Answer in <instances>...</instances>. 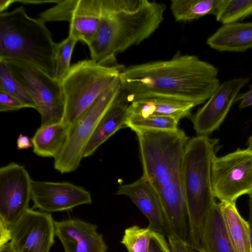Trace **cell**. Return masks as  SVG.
<instances>
[{
	"instance_id": "28",
	"label": "cell",
	"mask_w": 252,
	"mask_h": 252,
	"mask_svg": "<svg viewBox=\"0 0 252 252\" xmlns=\"http://www.w3.org/2000/svg\"><path fill=\"white\" fill-rule=\"evenodd\" d=\"M101 18L81 17L69 22V35L77 41L84 42L88 46L94 38L99 28Z\"/></svg>"
},
{
	"instance_id": "35",
	"label": "cell",
	"mask_w": 252,
	"mask_h": 252,
	"mask_svg": "<svg viewBox=\"0 0 252 252\" xmlns=\"http://www.w3.org/2000/svg\"><path fill=\"white\" fill-rule=\"evenodd\" d=\"M249 216L248 222L250 227V241L251 251L252 252V198H250L249 202Z\"/></svg>"
},
{
	"instance_id": "10",
	"label": "cell",
	"mask_w": 252,
	"mask_h": 252,
	"mask_svg": "<svg viewBox=\"0 0 252 252\" xmlns=\"http://www.w3.org/2000/svg\"><path fill=\"white\" fill-rule=\"evenodd\" d=\"M55 221L51 213L29 208L8 226L9 241L17 252H50L56 236Z\"/></svg>"
},
{
	"instance_id": "38",
	"label": "cell",
	"mask_w": 252,
	"mask_h": 252,
	"mask_svg": "<svg viewBox=\"0 0 252 252\" xmlns=\"http://www.w3.org/2000/svg\"><path fill=\"white\" fill-rule=\"evenodd\" d=\"M13 3V0H0V13L3 12Z\"/></svg>"
},
{
	"instance_id": "3",
	"label": "cell",
	"mask_w": 252,
	"mask_h": 252,
	"mask_svg": "<svg viewBox=\"0 0 252 252\" xmlns=\"http://www.w3.org/2000/svg\"><path fill=\"white\" fill-rule=\"evenodd\" d=\"M165 5L148 0H109L98 31L88 46L91 60L115 65L116 55L149 37L164 19Z\"/></svg>"
},
{
	"instance_id": "26",
	"label": "cell",
	"mask_w": 252,
	"mask_h": 252,
	"mask_svg": "<svg viewBox=\"0 0 252 252\" xmlns=\"http://www.w3.org/2000/svg\"><path fill=\"white\" fill-rule=\"evenodd\" d=\"M179 121L175 117L167 116H151L145 118L129 116L125 126L132 130L144 129L174 131L179 129Z\"/></svg>"
},
{
	"instance_id": "32",
	"label": "cell",
	"mask_w": 252,
	"mask_h": 252,
	"mask_svg": "<svg viewBox=\"0 0 252 252\" xmlns=\"http://www.w3.org/2000/svg\"><path fill=\"white\" fill-rule=\"evenodd\" d=\"M148 252H171L163 234L153 231Z\"/></svg>"
},
{
	"instance_id": "11",
	"label": "cell",
	"mask_w": 252,
	"mask_h": 252,
	"mask_svg": "<svg viewBox=\"0 0 252 252\" xmlns=\"http://www.w3.org/2000/svg\"><path fill=\"white\" fill-rule=\"evenodd\" d=\"M32 181L22 165L11 162L0 168V222L15 223L29 208Z\"/></svg>"
},
{
	"instance_id": "39",
	"label": "cell",
	"mask_w": 252,
	"mask_h": 252,
	"mask_svg": "<svg viewBox=\"0 0 252 252\" xmlns=\"http://www.w3.org/2000/svg\"><path fill=\"white\" fill-rule=\"evenodd\" d=\"M248 148L252 150V135L249 137L247 141ZM250 198H252V192L249 195Z\"/></svg>"
},
{
	"instance_id": "36",
	"label": "cell",
	"mask_w": 252,
	"mask_h": 252,
	"mask_svg": "<svg viewBox=\"0 0 252 252\" xmlns=\"http://www.w3.org/2000/svg\"><path fill=\"white\" fill-rule=\"evenodd\" d=\"M60 0H13V2H19L23 3L26 4H42L44 3H55L56 4L58 3L60 1Z\"/></svg>"
},
{
	"instance_id": "30",
	"label": "cell",
	"mask_w": 252,
	"mask_h": 252,
	"mask_svg": "<svg viewBox=\"0 0 252 252\" xmlns=\"http://www.w3.org/2000/svg\"><path fill=\"white\" fill-rule=\"evenodd\" d=\"M27 108L26 105L15 97L0 90V111H15Z\"/></svg>"
},
{
	"instance_id": "29",
	"label": "cell",
	"mask_w": 252,
	"mask_h": 252,
	"mask_svg": "<svg viewBox=\"0 0 252 252\" xmlns=\"http://www.w3.org/2000/svg\"><path fill=\"white\" fill-rule=\"evenodd\" d=\"M78 41L68 35L59 43H57L55 53V77L61 82L71 68L70 61L74 47Z\"/></svg>"
},
{
	"instance_id": "9",
	"label": "cell",
	"mask_w": 252,
	"mask_h": 252,
	"mask_svg": "<svg viewBox=\"0 0 252 252\" xmlns=\"http://www.w3.org/2000/svg\"><path fill=\"white\" fill-rule=\"evenodd\" d=\"M211 184L215 198L220 202H236L252 192V150L238 149L225 156L214 157Z\"/></svg>"
},
{
	"instance_id": "7",
	"label": "cell",
	"mask_w": 252,
	"mask_h": 252,
	"mask_svg": "<svg viewBox=\"0 0 252 252\" xmlns=\"http://www.w3.org/2000/svg\"><path fill=\"white\" fill-rule=\"evenodd\" d=\"M119 77L70 126L62 152L54 159V168L62 174L75 171L83 158L86 147L98 123L121 93Z\"/></svg>"
},
{
	"instance_id": "14",
	"label": "cell",
	"mask_w": 252,
	"mask_h": 252,
	"mask_svg": "<svg viewBox=\"0 0 252 252\" xmlns=\"http://www.w3.org/2000/svg\"><path fill=\"white\" fill-rule=\"evenodd\" d=\"M55 235L64 252H107L108 246L97 226L78 219L55 221Z\"/></svg>"
},
{
	"instance_id": "33",
	"label": "cell",
	"mask_w": 252,
	"mask_h": 252,
	"mask_svg": "<svg viewBox=\"0 0 252 252\" xmlns=\"http://www.w3.org/2000/svg\"><path fill=\"white\" fill-rule=\"evenodd\" d=\"M238 101L240 109L252 106V84L250 86L249 89L247 92L238 94L234 102Z\"/></svg>"
},
{
	"instance_id": "8",
	"label": "cell",
	"mask_w": 252,
	"mask_h": 252,
	"mask_svg": "<svg viewBox=\"0 0 252 252\" xmlns=\"http://www.w3.org/2000/svg\"><path fill=\"white\" fill-rule=\"evenodd\" d=\"M3 60L35 102L41 126L63 122L65 100L61 82L29 63L16 59Z\"/></svg>"
},
{
	"instance_id": "19",
	"label": "cell",
	"mask_w": 252,
	"mask_h": 252,
	"mask_svg": "<svg viewBox=\"0 0 252 252\" xmlns=\"http://www.w3.org/2000/svg\"><path fill=\"white\" fill-rule=\"evenodd\" d=\"M104 11V0H60L54 6L39 13L38 18L45 23L69 22L81 17L101 18Z\"/></svg>"
},
{
	"instance_id": "2",
	"label": "cell",
	"mask_w": 252,
	"mask_h": 252,
	"mask_svg": "<svg viewBox=\"0 0 252 252\" xmlns=\"http://www.w3.org/2000/svg\"><path fill=\"white\" fill-rule=\"evenodd\" d=\"M143 177L158 194L170 233L188 242L189 223L181 179L189 138L174 131L137 129Z\"/></svg>"
},
{
	"instance_id": "5",
	"label": "cell",
	"mask_w": 252,
	"mask_h": 252,
	"mask_svg": "<svg viewBox=\"0 0 252 252\" xmlns=\"http://www.w3.org/2000/svg\"><path fill=\"white\" fill-rule=\"evenodd\" d=\"M56 45L45 23L23 6L0 13V60L23 61L55 78Z\"/></svg>"
},
{
	"instance_id": "31",
	"label": "cell",
	"mask_w": 252,
	"mask_h": 252,
	"mask_svg": "<svg viewBox=\"0 0 252 252\" xmlns=\"http://www.w3.org/2000/svg\"><path fill=\"white\" fill-rule=\"evenodd\" d=\"M171 252H198L187 242L180 238L173 233L167 236Z\"/></svg>"
},
{
	"instance_id": "4",
	"label": "cell",
	"mask_w": 252,
	"mask_h": 252,
	"mask_svg": "<svg viewBox=\"0 0 252 252\" xmlns=\"http://www.w3.org/2000/svg\"><path fill=\"white\" fill-rule=\"evenodd\" d=\"M215 145L207 135L193 137L186 146L182 161V185L189 223L188 243L197 251L205 219L216 203L211 173Z\"/></svg>"
},
{
	"instance_id": "37",
	"label": "cell",
	"mask_w": 252,
	"mask_h": 252,
	"mask_svg": "<svg viewBox=\"0 0 252 252\" xmlns=\"http://www.w3.org/2000/svg\"><path fill=\"white\" fill-rule=\"evenodd\" d=\"M0 252H17L11 242L0 245Z\"/></svg>"
},
{
	"instance_id": "15",
	"label": "cell",
	"mask_w": 252,
	"mask_h": 252,
	"mask_svg": "<svg viewBox=\"0 0 252 252\" xmlns=\"http://www.w3.org/2000/svg\"><path fill=\"white\" fill-rule=\"evenodd\" d=\"M116 194L130 199L147 218L148 227L152 230L167 237L170 234L159 197L143 177L133 183L120 186Z\"/></svg>"
},
{
	"instance_id": "22",
	"label": "cell",
	"mask_w": 252,
	"mask_h": 252,
	"mask_svg": "<svg viewBox=\"0 0 252 252\" xmlns=\"http://www.w3.org/2000/svg\"><path fill=\"white\" fill-rule=\"evenodd\" d=\"M220 204L234 252H252L249 224L239 213L236 202H220Z\"/></svg>"
},
{
	"instance_id": "1",
	"label": "cell",
	"mask_w": 252,
	"mask_h": 252,
	"mask_svg": "<svg viewBox=\"0 0 252 252\" xmlns=\"http://www.w3.org/2000/svg\"><path fill=\"white\" fill-rule=\"evenodd\" d=\"M119 79L127 99L162 97L195 106L207 100L220 85L218 69L195 55L178 52L171 59L123 68Z\"/></svg>"
},
{
	"instance_id": "13",
	"label": "cell",
	"mask_w": 252,
	"mask_h": 252,
	"mask_svg": "<svg viewBox=\"0 0 252 252\" xmlns=\"http://www.w3.org/2000/svg\"><path fill=\"white\" fill-rule=\"evenodd\" d=\"M249 81L247 77L237 78L220 84L192 117L193 127L198 135H208L219 127L239 92Z\"/></svg>"
},
{
	"instance_id": "25",
	"label": "cell",
	"mask_w": 252,
	"mask_h": 252,
	"mask_svg": "<svg viewBox=\"0 0 252 252\" xmlns=\"http://www.w3.org/2000/svg\"><path fill=\"white\" fill-rule=\"evenodd\" d=\"M252 15V0H222L216 20L222 25L238 22Z\"/></svg>"
},
{
	"instance_id": "12",
	"label": "cell",
	"mask_w": 252,
	"mask_h": 252,
	"mask_svg": "<svg viewBox=\"0 0 252 252\" xmlns=\"http://www.w3.org/2000/svg\"><path fill=\"white\" fill-rule=\"evenodd\" d=\"M32 209L49 213L69 211L75 207L91 204V193L68 182H54L32 180Z\"/></svg>"
},
{
	"instance_id": "18",
	"label": "cell",
	"mask_w": 252,
	"mask_h": 252,
	"mask_svg": "<svg viewBox=\"0 0 252 252\" xmlns=\"http://www.w3.org/2000/svg\"><path fill=\"white\" fill-rule=\"evenodd\" d=\"M195 106L190 103L162 97L134 100L128 106V117L145 118L151 116H167L179 120L190 114Z\"/></svg>"
},
{
	"instance_id": "23",
	"label": "cell",
	"mask_w": 252,
	"mask_h": 252,
	"mask_svg": "<svg viewBox=\"0 0 252 252\" xmlns=\"http://www.w3.org/2000/svg\"><path fill=\"white\" fill-rule=\"evenodd\" d=\"M222 0H172L170 8L176 21L197 20L206 15H217Z\"/></svg>"
},
{
	"instance_id": "6",
	"label": "cell",
	"mask_w": 252,
	"mask_h": 252,
	"mask_svg": "<svg viewBox=\"0 0 252 252\" xmlns=\"http://www.w3.org/2000/svg\"><path fill=\"white\" fill-rule=\"evenodd\" d=\"M120 65H103L92 60L71 65L61 82L65 100L63 122L72 125L119 77Z\"/></svg>"
},
{
	"instance_id": "21",
	"label": "cell",
	"mask_w": 252,
	"mask_h": 252,
	"mask_svg": "<svg viewBox=\"0 0 252 252\" xmlns=\"http://www.w3.org/2000/svg\"><path fill=\"white\" fill-rule=\"evenodd\" d=\"M69 128L63 122L40 126L31 139L33 153L41 157L56 158L66 144Z\"/></svg>"
},
{
	"instance_id": "24",
	"label": "cell",
	"mask_w": 252,
	"mask_h": 252,
	"mask_svg": "<svg viewBox=\"0 0 252 252\" xmlns=\"http://www.w3.org/2000/svg\"><path fill=\"white\" fill-rule=\"evenodd\" d=\"M0 90L15 97L22 102L26 107L37 110L34 100L3 60H0Z\"/></svg>"
},
{
	"instance_id": "20",
	"label": "cell",
	"mask_w": 252,
	"mask_h": 252,
	"mask_svg": "<svg viewBox=\"0 0 252 252\" xmlns=\"http://www.w3.org/2000/svg\"><path fill=\"white\" fill-rule=\"evenodd\" d=\"M198 252H234L222 216L220 203H216L205 219Z\"/></svg>"
},
{
	"instance_id": "17",
	"label": "cell",
	"mask_w": 252,
	"mask_h": 252,
	"mask_svg": "<svg viewBox=\"0 0 252 252\" xmlns=\"http://www.w3.org/2000/svg\"><path fill=\"white\" fill-rule=\"evenodd\" d=\"M206 43L218 51L245 52L252 48V22L222 25L207 38Z\"/></svg>"
},
{
	"instance_id": "16",
	"label": "cell",
	"mask_w": 252,
	"mask_h": 252,
	"mask_svg": "<svg viewBox=\"0 0 252 252\" xmlns=\"http://www.w3.org/2000/svg\"><path fill=\"white\" fill-rule=\"evenodd\" d=\"M121 93L98 123L86 147L83 158L93 155L101 145L125 126L128 105Z\"/></svg>"
},
{
	"instance_id": "34",
	"label": "cell",
	"mask_w": 252,
	"mask_h": 252,
	"mask_svg": "<svg viewBox=\"0 0 252 252\" xmlns=\"http://www.w3.org/2000/svg\"><path fill=\"white\" fill-rule=\"evenodd\" d=\"M17 147L18 150L28 149L33 147V144L29 136L20 134L17 139Z\"/></svg>"
},
{
	"instance_id": "27",
	"label": "cell",
	"mask_w": 252,
	"mask_h": 252,
	"mask_svg": "<svg viewBox=\"0 0 252 252\" xmlns=\"http://www.w3.org/2000/svg\"><path fill=\"white\" fill-rule=\"evenodd\" d=\"M153 230L134 225L125 229L121 243L128 252H148Z\"/></svg>"
}]
</instances>
